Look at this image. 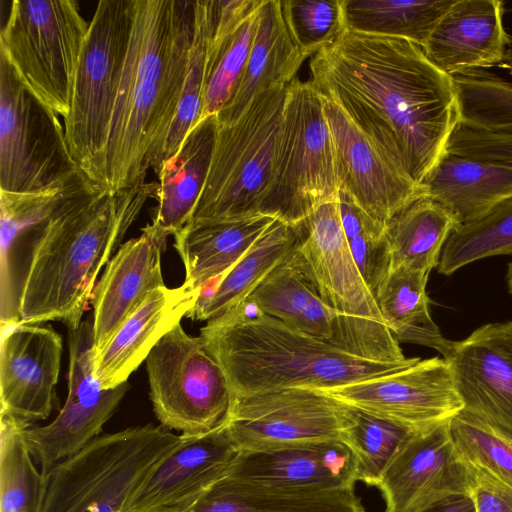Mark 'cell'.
<instances>
[{
  "instance_id": "d4e9b609",
  "label": "cell",
  "mask_w": 512,
  "mask_h": 512,
  "mask_svg": "<svg viewBox=\"0 0 512 512\" xmlns=\"http://www.w3.org/2000/svg\"><path fill=\"white\" fill-rule=\"evenodd\" d=\"M200 294L185 283L154 290L93 356V372L101 388L114 389L126 383L159 340L187 316Z\"/></svg>"
},
{
  "instance_id": "bcb514c9",
  "label": "cell",
  "mask_w": 512,
  "mask_h": 512,
  "mask_svg": "<svg viewBox=\"0 0 512 512\" xmlns=\"http://www.w3.org/2000/svg\"><path fill=\"white\" fill-rule=\"evenodd\" d=\"M501 67L505 68L512 77V36L510 39V43L508 46L505 60H504L503 64L501 65Z\"/></svg>"
},
{
  "instance_id": "ba28073f",
  "label": "cell",
  "mask_w": 512,
  "mask_h": 512,
  "mask_svg": "<svg viewBox=\"0 0 512 512\" xmlns=\"http://www.w3.org/2000/svg\"><path fill=\"white\" fill-rule=\"evenodd\" d=\"M89 23L74 0H14L0 56L19 83L63 119Z\"/></svg>"
},
{
  "instance_id": "f1b7e54d",
  "label": "cell",
  "mask_w": 512,
  "mask_h": 512,
  "mask_svg": "<svg viewBox=\"0 0 512 512\" xmlns=\"http://www.w3.org/2000/svg\"><path fill=\"white\" fill-rule=\"evenodd\" d=\"M279 219L272 215L187 223L174 235V248L185 267V283L200 291L230 270Z\"/></svg>"
},
{
  "instance_id": "e575fe53",
  "label": "cell",
  "mask_w": 512,
  "mask_h": 512,
  "mask_svg": "<svg viewBox=\"0 0 512 512\" xmlns=\"http://www.w3.org/2000/svg\"><path fill=\"white\" fill-rule=\"evenodd\" d=\"M454 0H343L348 30L410 41L423 48Z\"/></svg>"
},
{
  "instance_id": "ffe728a7",
  "label": "cell",
  "mask_w": 512,
  "mask_h": 512,
  "mask_svg": "<svg viewBox=\"0 0 512 512\" xmlns=\"http://www.w3.org/2000/svg\"><path fill=\"white\" fill-rule=\"evenodd\" d=\"M0 414L27 424L47 419L57 403L63 340L51 325L1 329Z\"/></svg>"
},
{
  "instance_id": "74e56055",
  "label": "cell",
  "mask_w": 512,
  "mask_h": 512,
  "mask_svg": "<svg viewBox=\"0 0 512 512\" xmlns=\"http://www.w3.org/2000/svg\"><path fill=\"white\" fill-rule=\"evenodd\" d=\"M497 255H512V197L481 218L460 224L448 237L437 269L449 276L469 263Z\"/></svg>"
},
{
  "instance_id": "d6986e66",
  "label": "cell",
  "mask_w": 512,
  "mask_h": 512,
  "mask_svg": "<svg viewBox=\"0 0 512 512\" xmlns=\"http://www.w3.org/2000/svg\"><path fill=\"white\" fill-rule=\"evenodd\" d=\"M240 449L225 422L181 441L145 476L122 512H181L224 477Z\"/></svg>"
},
{
  "instance_id": "ac0fdd59",
  "label": "cell",
  "mask_w": 512,
  "mask_h": 512,
  "mask_svg": "<svg viewBox=\"0 0 512 512\" xmlns=\"http://www.w3.org/2000/svg\"><path fill=\"white\" fill-rule=\"evenodd\" d=\"M332 136L339 191L377 223L389 220L424 189L392 163L329 97L321 95Z\"/></svg>"
},
{
  "instance_id": "5b68a950",
  "label": "cell",
  "mask_w": 512,
  "mask_h": 512,
  "mask_svg": "<svg viewBox=\"0 0 512 512\" xmlns=\"http://www.w3.org/2000/svg\"><path fill=\"white\" fill-rule=\"evenodd\" d=\"M181 441L146 424L101 434L44 475L38 512H122L151 469Z\"/></svg>"
},
{
  "instance_id": "8fae6325",
  "label": "cell",
  "mask_w": 512,
  "mask_h": 512,
  "mask_svg": "<svg viewBox=\"0 0 512 512\" xmlns=\"http://www.w3.org/2000/svg\"><path fill=\"white\" fill-rule=\"evenodd\" d=\"M78 169L59 115L25 89L0 56V190H35Z\"/></svg>"
},
{
  "instance_id": "f546056e",
  "label": "cell",
  "mask_w": 512,
  "mask_h": 512,
  "mask_svg": "<svg viewBox=\"0 0 512 512\" xmlns=\"http://www.w3.org/2000/svg\"><path fill=\"white\" fill-rule=\"evenodd\" d=\"M217 128L216 115L199 121L178 151L155 171L158 190L152 222L168 236L179 232L192 216L209 174Z\"/></svg>"
},
{
  "instance_id": "7a4b0ae2",
  "label": "cell",
  "mask_w": 512,
  "mask_h": 512,
  "mask_svg": "<svg viewBox=\"0 0 512 512\" xmlns=\"http://www.w3.org/2000/svg\"><path fill=\"white\" fill-rule=\"evenodd\" d=\"M195 1L135 0L131 37L104 160V189L145 182L181 97L194 34Z\"/></svg>"
},
{
  "instance_id": "4dcf8cb0",
  "label": "cell",
  "mask_w": 512,
  "mask_h": 512,
  "mask_svg": "<svg viewBox=\"0 0 512 512\" xmlns=\"http://www.w3.org/2000/svg\"><path fill=\"white\" fill-rule=\"evenodd\" d=\"M181 512H365L354 489L291 490L227 475Z\"/></svg>"
},
{
  "instance_id": "9a60e30c",
  "label": "cell",
  "mask_w": 512,
  "mask_h": 512,
  "mask_svg": "<svg viewBox=\"0 0 512 512\" xmlns=\"http://www.w3.org/2000/svg\"><path fill=\"white\" fill-rule=\"evenodd\" d=\"M297 240L288 260L335 310L384 323L342 226L338 197L321 203L293 224Z\"/></svg>"
},
{
  "instance_id": "ab89813d",
  "label": "cell",
  "mask_w": 512,
  "mask_h": 512,
  "mask_svg": "<svg viewBox=\"0 0 512 512\" xmlns=\"http://www.w3.org/2000/svg\"><path fill=\"white\" fill-rule=\"evenodd\" d=\"M461 125L491 134L512 136V82L474 71L453 77Z\"/></svg>"
},
{
  "instance_id": "d6a6232c",
  "label": "cell",
  "mask_w": 512,
  "mask_h": 512,
  "mask_svg": "<svg viewBox=\"0 0 512 512\" xmlns=\"http://www.w3.org/2000/svg\"><path fill=\"white\" fill-rule=\"evenodd\" d=\"M429 272L403 265L390 269L375 291L385 325L400 344L414 343L437 350L446 360L455 341L446 339L429 312Z\"/></svg>"
},
{
  "instance_id": "30bf717a",
  "label": "cell",
  "mask_w": 512,
  "mask_h": 512,
  "mask_svg": "<svg viewBox=\"0 0 512 512\" xmlns=\"http://www.w3.org/2000/svg\"><path fill=\"white\" fill-rule=\"evenodd\" d=\"M149 395L161 426L202 435L222 425L232 404L226 376L201 336L177 324L145 360Z\"/></svg>"
},
{
  "instance_id": "4316f807",
  "label": "cell",
  "mask_w": 512,
  "mask_h": 512,
  "mask_svg": "<svg viewBox=\"0 0 512 512\" xmlns=\"http://www.w3.org/2000/svg\"><path fill=\"white\" fill-rule=\"evenodd\" d=\"M264 0H213L200 120L226 104L246 66Z\"/></svg>"
},
{
  "instance_id": "83f0119b",
  "label": "cell",
  "mask_w": 512,
  "mask_h": 512,
  "mask_svg": "<svg viewBox=\"0 0 512 512\" xmlns=\"http://www.w3.org/2000/svg\"><path fill=\"white\" fill-rule=\"evenodd\" d=\"M425 197L460 224L475 221L512 197V164L447 152L421 183Z\"/></svg>"
},
{
  "instance_id": "52a82bcc",
  "label": "cell",
  "mask_w": 512,
  "mask_h": 512,
  "mask_svg": "<svg viewBox=\"0 0 512 512\" xmlns=\"http://www.w3.org/2000/svg\"><path fill=\"white\" fill-rule=\"evenodd\" d=\"M287 87H274L258 94L236 122L218 125L209 174L188 223L261 214Z\"/></svg>"
},
{
  "instance_id": "5bb4252c",
  "label": "cell",
  "mask_w": 512,
  "mask_h": 512,
  "mask_svg": "<svg viewBox=\"0 0 512 512\" xmlns=\"http://www.w3.org/2000/svg\"><path fill=\"white\" fill-rule=\"evenodd\" d=\"M68 335V394L64 406L49 424L25 428L29 449L43 476L101 435L130 387L126 382L114 389H102L96 380L92 321H82Z\"/></svg>"
},
{
  "instance_id": "4fadbf2b",
  "label": "cell",
  "mask_w": 512,
  "mask_h": 512,
  "mask_svg": "<svg viewBox=\"0 0 512 512\" xmlns=\"http://www.w3.org/2000/svg\"><path fill=\"white\" fill-rule=\"evenodd\" d=\"M349 416L326 391L297 387L233 398L225 424L240 451H253L341 440Z\"/></svg>"
},
{
  "instance_id": "b9f144b4",
  "label": "cell",
  "mask_w": 512,
  "mask_h": 512,
  "mask_svg": "<svg viewBox=\"0 0 512 512\" xmlns=\"http://www.w3.org/2000/svg\"><path fill=\"white\" fill-rule=\"evenodd\" d=\"M344 233L354 260L375 295L391 266L385 227L368 216L343 191L338 193Z\"/></svg>"
},
{
  "instance_id": "6da1fadb",
  "label": "cell",
  "mask_w": 512,
  "mask_h": 512,
  "mask_svg": "<svg viewBox=\"0 0 512 512\" xmlns=\"http://www.w3.org/2000/svg\"><path fill=\"white\" fill-rule=\"evenodd\" d=\"M311 82L418 184L461 124L452 76L404 39L344 30L311 57Z\"/></svg>"
},
{
  "instance_id": "3957f363",
  "label": "cell",
  "mask_w": 512,
  "mask_h": 512,
  "mask_svg": "<svg viewBox=\"0 0 512 512\" xmlns=\"http://www.w3.org/2000/svg\"><path fill=\"white\" fill-rule=\"evenodd\" d=\"M157 182L112 192L93 188L54 212L26 234L19 299L21 323L58 321L75 331L107 265Z\"/></svg>"
},
{
  "instance_id": "f6af8a7d",
  "label": "cell",
  "mask_w": 512,
  "mask_h": 512,
  "mask_svg": "<svg viewBox=\"0 0 512 512\" xmlns=\"http://www.w3.org/2000/svg\"><path fill=\"white\" fill-rule=\"evenodd\" d=\"M423 512H477L471 495L449 496Z\"/></svg>"
},
{
  "instance_id": "cb8c5ba5",
  "label": "cell",
  "mask_w": 512,
  "mask_h": 512,
  "mask_svg": "<svg viewBox=\"0 0 512 512\" xmlns=\"http://www.w3.org/2000/svg\"><path fill=\"white\" fill-rule=\"evenodd\" d=\"M504 14L501 0H454L422 49L452 77L501 67L511 39Z\"/></svg>"
},
{
  "instance_id": "9c48e42d",
  "label": "cell",
  "mask_w": 512,
  "mask_h": 512,
  "mask_svg": "<svg viewBox=\"0 0 512 512\" xmlns=\"http://www.w3.org/2000/svg\"><path fill=\"white\" fill-rule=\"evenodd\" d=\"M338 193L333 141L321 94L311 81L295 78L287 87L261 214L293 225Z\"/></svg>"
},
{
  "instance_id": "8992f818",
  "label": "cell",
  "mask_w": 512,
  "mask_h": 512,
  "mask_svg": "<svg viewBox=\"0 0 512 512\" xmlns=\"http://www.w3.org/2000/svg\"><path fill=\"white\" fill-rule=\"evenodd\" d=\"M135 0H101L89 22L64 130L77 167L104 189V160Z\"/></svg>"
},
{
  "instance_id": "603a6c76",
  "label": "cell",
  "mask_w": 512,
  "mask_h": 512,
  "mask_svg": "<svg viewBox=\"0 0 512 512\" xmlns=\"http://www.w3.org/2000/svg\"><path fill=\"white\" fill-rule=\"evenodd\" d=\"M227 476L291 490L354 489L356 462L341 440L241 451Z\"/></svg>"
},
{
  "instance_id": "1f68e13d",
  "label": "cell",
  "mask_w": 512,
  "mask_h": 512,
  "mask_svg": "<svg viewBox=\"0 0 512 512\" xmlns=\"http://www.w3.org/2000/svg\"><path fill=\"white\" fill-rule=\"evenodd\" d=\"M296 240L293 225L277 219L241 260L201 290L186 317L208 322L236 307L290 256Z\"/></svg>"
},
{
  "instance_id": "8d00e7d4",
  "label": "cell",
  "mask_w": 512,
  "mask_h": 512,
  "mask_svg": "<svg viewBox=\"0 0 512 512\" xmlns=\"http://www.w3.org/2000/svg\"><path fill=\"white\" fill-rule=\"evenodd\" d=\"M350 407L342 441L356 462V481L378 487L395 455L415 430L390 419Z\"/></svg>"
},
{
  "instance_id": "ee69618b",
  "label": "cell",
  "mask_w": 512,
  "mask_h": 512,
  "mask_svg": "<svg viewBox=\"0 0 512 512\" xmlns=\"http://www.w3.org/2000/svg\"><path fill=\"white\" fill-rule=\"evenodd\" d=\"M471 496L477 512H512V487L487 471L472 466Z\"/></svg>"
},
{
  "instance_id": "277c9868",
  "label": "cell",
  "mask_w": 512,
  "mask_h": 512,
  "mask_svg": "<svg viewBox=\"0 0 512 512\" xmlns=\"http://www.w3.org/2000/svg\"><path fill=\"white\" fill-rule=\"evenodd\" d=\"M207 351L222 368L232 397L287 389L328 390L417 363L362 358L304 334L244 300L200 329Z\"/></svg>"
},
{
  "instance_id": "484cf974",
  "label": "cell",
  "mask_w": 512,
  "mask_h": 512,
  "mask_svg": "<svg viewBox=\"0 0 512 512\" xmlns=\"http://www.w3.org/2000/svg\"><path fill=\"white\" fill-rule=\"evenodd\" d=\"M305 59L288 32L281 0H264L246 66L232 95L216 114L218 125L236 122L258 94L290 84Z\"/></svg>"
},
{
  "instance_id": "7402d4cb",
  "label": "cell",
  "mask_w": 512,
  "mask_h": 512,
  "mask_svg": "<svg viewBox=\"0 0 512 512\" xmlns=\"http://www.w3.org/2000/svg\"><path fill=\"white\" fill-rule=\"evenodd\" d=\"M168 235L153 222L121 244L105 266L91 297L94 355L156 289L165 286L162 254Z\"/></svg>"
},
{
  "instance_id": "2e32d148",
  "label": "cell",
  "mask_w": 512,
  "mask_h": 512,
  "mask_svg": "<svg viewBox=\"0 0 512 512\" xmlns=\"http://www.w3.org/2000/svg\"><path fill=\"white\" fill-rule=\"evenodd\" d=\"M324 391L415 431L451 421L464 408L451 365L443 357L420 359L401 370Z\"/></svg>"
},
{
  "instance_id": "f35d334b",
  "label": "cell",
  "mask_w": 512,
  "mask_h": 512,
  "mask_svg": "<svg viewBox=\"0 0 512 512\" xmlns=\"http://www.w3.org/2000/svg\"><path fill=\"white\" fill-rule=\"evenodd\" d=\"M212 20L213 0L195 1L194 34L186 77L157 168L178 151L187 134L200 120L205 87L206 54Z\"/></svg>"
},
{
  "instance_id": "44dd1931",
  "label": "cell",
  "mask_w": 512,
  "mask_h": 512,
  "mask_svg": "<svg viewBox=\"0 0 512 512\" xmlns=\"http://www.w3.org/2000/svg\"><path fill=\"white\" fill-rule=\"evenodd\" d=\"M447 360L463 410L512 433V319L455 341Z\"/></svg>"
},
{
  "instance_id": "60d3db41",
  "label": "cell",
  "mask_w": 512,
  "mask_h": 512,
  "mask_svg": "<svg viewBox=\"0 0 512 512\" xmlns=\"http://www.w3.org/2000/svg\"><path fill=\"white\" fill-rule=\"evenodd\" d=\"M463 458L512 487V433L462 410L450 422Z\"/></svg>"
},
{
  "instance_id": "d590c367",
  "label": "cell",
  "mask_w": 512,
  "mask_h": 512,
  "mask_svg": "<svg viewBox=\"0 0 512 512\" xmlns=\"http://www.w3.org/2000/svg\"><path fill=\"white\" fill-rule=\"evenodd\" d=\"M29 425L0 414V512H38L44 476L33 463L25 437Z\"/></svg>"
},
{
  "instance_id": "836d02e7",
  "label": "cell",
  "mask_w": 512,
  "mask_h": 512,
  "mask_svg": "<svg viewBox=\"0 0 512 512\" xmlns=\"http://www.w3.org/2000/svg\"><path fill=\"white\" fill-rule=\"evenodd\" d=\"M459 225L447 208L428 197L410 203L385 226L391 266L430 273L438 267L442 249Z\"/></svg>"
},
{
  "instance_id": "7dc6e473",
  "label": "cell",
  "mask_w": 512,
  "mask_h": 512,
  "mask_svg": "<svg viewBox=\"0 0 512 512\" xmlns=\"http://www.w3.org/2000/svg\"><path fill=\"white\" fill-rule=\"evenodd\" d=\"M505 280L507 283L508 292L512 296V261L507 264V272H506Z\"/></svg>"
},
{
  "instance_id": "7c38bea8",
  "label": "cell",
  "mask_w": 512,
  "mask_h": 512,
  "mask_svg": "<svg viewBox=\"0 0 512 512\" xmlns=\"http://www.w3.org/2000/svg\"><path fill=\"white\" fill-rule=\"evenodd\" d=\"M246 300L260 312L353 355L391 363L414 359L405 357L385 324L328 305L288 258Z\"/></svg>"
},
{
  "instance_id": "7bdbcfd3",
  "label": "cell",
  "mask_w": 512,
  "mask_h": 512,
  "mask_svg": "<svg viewBox=\"0 0 512 512\" xmlns=\"http://www.w3.org/2000/svg\"><path fill=\"white\" fill-rule=\"evenodd\" d=\"M281 10L292 40L306 58L346 30L343 0H281Z\"/></svg>"
},
{
  "instance_id": "e0dca14e",
  "label": "cell",
  "mask_w": 512,
  "mask_h": 512,
  "mask_svg": "<svg viewBox=\"0 0 512 512\" xmlns=\"http://www.w3.org/2000/svg\"><path fill=\"white\" fill-rule=\"evenodd\" d=\"M450 422L415 431L403 443L377 487L384 512H423L449 496L471 495L472 468Z\"/></svg>"
}]
</instances>
